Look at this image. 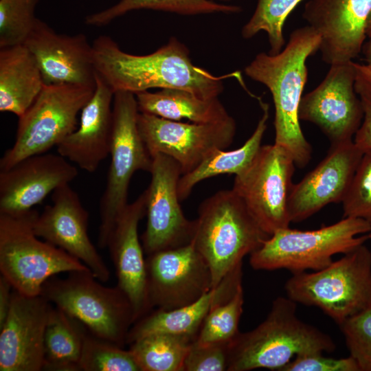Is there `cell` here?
I'll return each instance as SVG.
<instances>
[{
    "label": "cell",
    "instance_id": "obj_1",
    "mask_svg": "<svg viewBox=\"0 0 371 371\" xmlns=\"http://www.w3.org/2000/svg\"><path fill=\"white\" fill-rule=\"evenodd\" d=\"M92 45L95 71L114 93L178 89L210 99L223 91L224 79L240 77L239 72L214 76L195 65L187 47L175 37L146 55L127 53L108 36H99Z\"/></svg>",
    "mask_w": 371,
    "mask_h": 371
},
{
    "label": "cell",
    "instance_id": "obj_2",
    "mask_svg": "<svg viewBox=\"0 0 371 371\" xmlns=\"http://www.w3.org/2000/svg\"><path fill=\"white\" fill-rule=\"evenodd\" d=\"M320 41L318 33L309 25L297 28L280 52H260L245 68L249 78L270 91L275 107L274 144L286 150L300 168L308 164L312 153L298 116L308 79L306 62L319 50Z\"/></svg>",
    "mask_w": 371,
    "mask_h": 371
},
{
    "label": "cell",
    "instance_id": "obj_3",
    "mask_svg": "<svg viewBox=\"0 0 371 371\" xmlns=\"http://www.w3.org/2000/svg\"><path fill=\"white\" fill-rule=\"evenodd\" d=\"M296 310L287 296L276 297L262 323L229 343L227 371H280L297 355L334 351L330 336L302 321Z\"/></svg>",
    "mask_w": 371,
    "mask_h": 371
},
{
    "label": "cell",
    "instance_id": "obj_4",
    "mask_svg": "<svg viewBox=\"0 0 371 371\" xmlns=\"http://www.w3.org/2000/svg\"><path fill=\"white\" fill-rule=\"evenodd\" d=\"M195 221L194 246L207 263L212 288L243 267V260L270 236L231 190H220L203 201Z\"/></svg>",
    "mask_w": 371,
    "mask_h": 371
},
{
    "label": "cell",
    "instance_id": "obj_5",
    "mask_svg": "<svg viewBox=\"0 0 371 371\" xmlns=\"http://www.w3.org/2000/svg\"><path fill=\"white\" fill-rule=\"evenodd\" d=\"M284 289L297 304L316 306L340 325L371 307V251L362 244L322 269L292 273Z\"/></svg>",
    "mask_w": 371,
    "mask_h": 371
},
{
    "label": "cell",
    "instance_id": "obj_6",
    "mask_svg": "<svg viewBox=\"0 0 371 371\" xmlns=\"http://www.w3.org/2000/svg\"><path fill=\"white\" fill-rule=\"evenodd\" d=\"M370 232L369 221L354 217L313 230L282 229L249 255V264L256 270L318 271L328 266L333 256L364 244Z\"/></svg>",
    "mask_w": 371,
    "mask_h": 371
},
{
    "label": "cell",
    "instance_id": "obj_7",
    "mask_svg": "<svg viewBox=\"0 0 371 371\" xmlns=\"http://www.w3.org/2000/svg\"><path fill=\"white\" fill-rule=\"evenodd\" d=\"M90 269L49 278L41 295L82 324L89 333L121 347L134 324L132 305L118 286L100 284Z\"/></svg>",
    "mask_w": 371,
    "mask_h": 371
},
{
    "label": "cell",
    "instance_id": "obj_8",
    "mask_svg": "<svg viewBox=\"0 0 371 371\" xmlns=\"http://www.w3.org/2000/svg\"><path fill=\"white\" fill-rule=\"evenodd\" d=\"M38 213H0V271L13 289L39 295L43 284L60 273L89 269L63 249L38 239L33 229Z\"/></svg>",
    "mask_w": 371,
    "mask_h": 371
},
{
    "label": "cell",
    "instance_id": "obj_9",
    "mask_svg": "<svg viewBox=\"0 0 371 371\" xmlns=\"http://www.w3.org/2000/svg\"><path fill=\"white\" fill-rule=\"evenodd\" d=\"M139 110L135 95L114 93L111 162L100 205L98 246L107 247L116 223L127 205L131 178L138 170L150 172L153 157L147 150L137 126Z\"/></svg>",
    "mask_w": 371,
    "mask_h": 371
},
{
    "label": "cell",
    "instance_id": "obj_10",
    "mask_svg": "<svg viewBox=\"0 0 371 371\" xmlns=\"http://www.w3.org/2000/svg\"><path fill=\"white\" fill-rule=\"evenodd\" d=\"M95 86L45 85L19 118L16 139L0 159V170L22 159L57 146L78 127L77 117L91 98Z\"/></svg>",
    "mask_w": 371,
    "mask_h": 371
},
{
    "label": "cell",
    "instance_id": "obj_11",
    "mask_svg": "<svg viewBox=\"0 0 371 371\" xmlns=\"http://www.w3.org/2000/svg\"><path fill=\"white\" fill-rule=\"evenodd\" d=\"M295 166L284 148L264 145L247 168L235 176L232 189L269 236L291 223L288 202Z\"/></svg>",
    "mask_w": 371,
    "mask_h": 371
},
{
    "label": "cell",
    "instance_id": "obj_12",
    "mask_svg": "<svg viewBox=\"0 0 371 371\" xmlns=\"http://www.w3.org/2000/svg\"><path fill=\"white\" fill-rule=\"evenodd\" d=\"M140 136L151 157L166 155L175 160L182 175L194 170L217 149L226 150L236 133L235 120L212 123L182 122L139 112Z\"/></svg>",
    "mask_w": 371,
    "mask_h": 371
},
{
    "label": "cell",
    "instance_id": "obj_13",
    "mask_svg": "<svg viewBox=\"0 0 371 371\" xmlns=\"http://www.w3.org/2000/svg\"><path fill=\"white\" fill-rule=\"evenodd\" d=\"M152 157L150 182L145 190L147 223L142 236L146 256L190 243L195 228V221L188 219L180 205L179 165L166 155Z\"/></svg>",
    "mask_w": 371,
    "mask_h": 371
},
{
    "label": "cell",
    "instance_id": "obj_14",
    "mask_svg": "<svg viewBox=\"0 0 371 371\" xmlns=\"http://www.w3.org/2000/svg\"><path fill=\"white\" fill-rule=\"evenodd\" d=\"M355 80L353 61L332 65L321 83L301 99L300 120L318 126L330 146L352 141L362 123L363 109Z\"/></svg>",
    "mask_w": 371,
    "mask_h": 371
},
{
    "label": "cell",
    "instance_id": "obj_15",
    "mask_svg": "<svg viewBox=\"0 0 371 371\" xmlns=\"http://www.w3.org/2000/svg\"><path fill=\"white\" fill-rule=\"evenodd\" d=\"M146 267L152 309L184 306L212 289L210 267L192 242L146 256Z\"/></svg>",
    "mask_w": 371,
    "mask_h": 371
},
{
    "label": "cell",
    "instance_id": "obj_16",
    "mask_svg": "<svg viewBox=\"0 0 371 371\" xmlns=\"http://www.w3.org/2000/svg\"><path fill=\"white\" fill-rule=\"evenodd\" d=\"M52 203L36 217L34 234L63 249L85 264L102 282L110 278V271L88 234V212L69 184L56 188Z\"/></svg>",
    "mask_w": 371,
    "mask_h": 371
},
{
    "label": "cell",
    "instance_id": "obj_17",
    "mask_svg": "<svg viewBox=\"0 0 371 371\" xmlns=\"http://www.w3.org/2000/svg\"><path fill=\"white\" fill-rule=\"evenodd\" d=\"M52 303L42 295L13 289L10 310L0 327V370L41 371Z\"/></svg>",
    "mask_w": 371,
    "mask_h": 371
},
{
    "label": "cell",
    "instance_id": "obj_18",
    "mask_svg": "<svg viewBox=\"0 0 371 371\" xmlns=\"http://www.w3.org/2000/svg\"><path fill=\"white\" fill-rule=\"evenodd\" d=\"M371 13V0H308L303 18L320 36L327 64L352 61L362 51Z\"/></svg>",
    "mask_w": 371,
    "mask_h": 371
},
{
    "label": "cell",
    "instance_id": "obj_19",
    "mask_svg": "<svg viewBox=\"0 0 371 371\" xmlns=\"http://www.w3.org/2000/svg\"><path fill=\"white\" fill-rule=\"evenodd\" d=\"M363 153L353 140L330 146L319 164L293 184L288 202L291 222L303 221L330 203H341Z\"/></svg>",
    "mask_w": 371,
    "mask_h": 371
},
{
    "label": "cell",
    "instance_id": "obj_20",
    "mask_svg": "<svg viewBox=\"0 0 371 371\" xmlns=\"http://www.w3.org/2000/svg\"><path fill=\"white\" fill-rule=\"evenodd\" d=\"M23 45L36 59L45 85L95 86L93 45L86 35L56 33L38 19Z\"/></svg>",
    "mask_w": 371,
    "mask_h": 371
},
{
    "label": "cell",
    "instance_id": "obj_21",
    "mask_svg": "<svg viewBox=\"0 0 371 371\" xmlns=\"http://www.w3.org/2000/svg\"><path fill=\"white\" fill-rule=\"evenodd\" d=\"M78 170L60 155L26 157L0 170V213L18 214L33 209L56 188L69 184Z\"/></svg>",
    "mask_w": 371,
    "mask_h": 371
},
{
    "label": "cell",
    "instance_id": "obj_22",
    "mask_svg": "<svg viewBox=\"0 0 371 371\" xmlns=\"http://www.w3.org/2000/svg\"><path fill=\"white\" fill-rule=\"evenodd\" d=\"M145 190L128 203L119 217L108 246L120 289L129 300L134 323L152 311L148 296L146 258L138 225L146 215Z\"/></svg>",
    "mask_w": 371,
    "mask_h": 371
},
{
    "label": "cell",
    "instance_id": "obj_23",
    "mask_svg": "<svg viewBox=\"0 0 371 371\" xmlns=\"http://www.w3.org/2000/svg\"><path fill=\"white\" fill-rule=\"evenodd\" d=\"M114 92L96 73L94 92L80 112V124L56 147L59 155L88 172L110 154Z\"/></svg>",
    "mask_w": 371,
    "mask_h": 371
},
{
    "label": "cell",
    "instance_id": "obj_24",
    "mask_svg": "<svg viewBox=\"0 0 371 371\" xmlns=\"http://www.w3.org/2000/svg\"><path fill=\"white\" fill-rule=\"evenodd\" d=\"M243 267L227 275L215 287L188 305L171 310L155 309L131 327L126 344L148 335L166 333L196 339L201 324L216 305L228 301L242 286Z\"/></svg>",
    "mask_w": 371,
    "mask_h": 371
},
{
    "label": "cell",
    "instance_id": "obj_25",
    "mask_svg": "<svg viewBox=\"0 0 371 371\" xmlns=\"http://www.w3.org/2000/svg\"><path fill=\"white\" fill-rule=\"evenodd\" d=\"M45 85L32 54L24 45L0 48V111L21 117Z\"/></svg>",
    "mask_w": 371,
    "mask_h": 371
},
{
    "label": "cell",
    "instance_id": "obj_26",
    "mask_svg": "<svg viewBox=\"0 0 371 371\" xmlns=\"http://www.w3.org/2000/svg\"><path fill=\"white\" fill-rule=\"evenodd\" d=\"M135 95L139 112L170 120L212 123L231 116L218 98L204 99L183 89H162Z\"/></svg>",
    "mask_w": 371,
    "mask_h": 371
},
{
    "label": "cell",
    "instance_id": "obj_27",
    "mask_svg": "<svg viewBox=\"0 0 371 371\" xmlns=\"http://www.w3.org/2000/svg\"><path fill=\"white\" fill-rule=\"evenodd\" d=\"M262 115L249 138L240 148L225 150L217 149L208 155L194 170L182 175L178 184L180 201L188 197L199 182L215 176L230 174L238 175L251 164L261 147L269 117V106L259 100Z\"/></svg>",
    "mask_w": 371,
    "mask_h": 371
},
{
    "label": "cell",
    "instance_id": "obj_28",
    "mask_svg": "<svg viewBox=\"0 0 371 371\" xmlns=\"http://www.w3.org/2000/svg\"><path fill=\"white\" fill-rule=\"evenodd\" d=\"M87 331L82 324L54 306L45 333L43 370L80 371V360Z\"/></svg>",
    "mask_w": 371,
    "mask_h": 371
},
{
    "label": "cell",
    "instance_id": "obj_29",
    "mask_svg": "<svg viewBox=\"0 0 371 371\" xmlns=\"http://www.w3.org/2000/svg\"><path fill=\"white\" fill-rule=\"evenodd\" d=\"M144 9L182 15L234 14L242 10L238 5L216 3L213 0H120L111 7L89 14L85 22L89 25L102 27L129 12Z\"/></svg>",
    "mask_w": 371,
    "mask_h": 371
},
{
    "label": "cell",
    "instance_id": "obj_30",
    "mask_svg": "<svg viewBox=\"0 0 371 371\" xmlns=\"http://www.w3.org/2000/svg\"><path fill=\"white\" fill-rule=\"evenodd\" d=\"M194 341L186 336L155 333L131 344L142 371H183L188 350Z\"/></svg>",
    "mask_w": 371,
    "mask_h": 371
},
{
    "label": "cell",
    "instance_id": "obj_31",
    "mask_svg": "<svg viewBox=\"0 0 371 371\" xmlns=\"http://www.w3.org/2000/svg\"><path fill=\"white\" fill-rule=\"evenodd\" d=\"M303 0H258L255 11L243 26L241 35L248 39L260 31L267 33L270 54L280 52L285 44L283 36L284 22L297 5Z\"/></svg>",
    "mask_w": 371,
    "mask_h": 371
},
{
    "label": "cell",
    "instance_id": "obj_32",
    "mask_svg": "<svg viewBox=\"0 0 371 371\" xmlns=\"http://www.w3.org/2000/svg\"><path fill=\"white\" fill-rule=\"evenodd\" d=\"M80 371H142L133 354L115 344L86 332Z\"/></svg>",
    "mask_w": 371,
    "mask_h": 371
},
{
    "label": "cell",
    "instance_id": "obj_33",
    "mask_svg": "<svg viewBox=\"0 0 371 371\" xmlns=\"http://www.w3.org/2000/svg\"><path fill=\"white\" fill-rule=\"evenodd\" d=\"M243 286L228 301L214 306L203 322L194 341L200 344L230 343L240 333L243 313Z\"/></svg>",
    "mask_w": 371,
    "mask_h": 371
},
{
    "label": "cell",
    "instance_id": "obj_34",
    "mask_svg": "<svg viewBox=\"0 0 371 371\" xmlns=\"http://www.w3.org/2000/svg\"><path fill=\"white\" fill-rule=\"evenodd\" d=\"M40 0H0V48L23 45L38 20Z\"/></svg>",
    "mask_w": 371,
    "mask_h": 371
},
{
    "label": "cell",
    "instance_id": "obj_35",
    "mask_svg": "<svg viewBox=\"0 0 371 371\" xmlns=\"http://www.w3.org/2000/svg\"><path fill=\"white\" fill-rule=\"evenodd\" d=\"M341 203L344 217L360 218L371 223V150L363 153Z\"/></svg>",
    "mask_w": 371,
    "mask_h": 371
},
{
    "label": "cell",
    "instance_id": "obj_36",
    "mask_svg": "<svg viewBox=\"0 0 371 371\" xmlns=\"http://www.w3.org/2000/svg\"><path fill=\"white\" fill-rule=\"evenodd\" d=\"M339 326L360 371H371V307Z\"/></svg>",
    "mask_w": 371,
    "mask_h": 371
},
{
    "label": "cell",
    "instance_id": "obj_37",
    "mask_svg": "<svg viewBox=\"0 0 371 371\" xmlns=\"http://www.w3.org/2000/svg\"><path fill=\"white\" fill-rule=\"evenodd\" d=\"M229 343H192L183 363V371H227Z\"/></svg>",
    "mask_w": 371,
    "mask_h": 371
},
{
    "label": "cell",
    "instance_id": "obj_38",
    "mask_svg": "<svg viewBox=\"0 0 371 371\" xmlns=\"http://www.w3.org/2000/svg\"><path fill=\"white\" fill-rule=\"evenodd\" d=\"M322 352L297 355L280 371H360L353 357L335 359Z\"/></svg>",
    "mask_w": 371,
    "mask_h": 371
},
{
    "label": "cell",
    "instance_id": "obj_39",
    "mask_svg": "<svg viewBox=\"0 0 371 371\" xmlns=\"http://www.w3.org/2000/svg\"><path fill=\"white\" fill-rule=\"evenodd\" d=\"M363 109L362 123L354 136V143L363 151L371 150V97L358 94Z\"/></svg>",
    "mask_w": 371,
    "mask_h": 371
},
{
    "label": "cell",
    "instance_id": "obj_40",
    "mask_svg": "<svg viewBox=\"0 0 371 371\" xmlns=\"http://www.w3.org/2000/svg\"><path fill=\"white\" fill-rule=\"evenodd\" d=\"M354 65L356 70V92L357 94H366L371 97V67L355 62Z\"/></svg>",
    "mask_w": 371,
    "mask_h": 371
},
{
    "label": "cell",
    "instance_id": "obj_41",
    "mask_svg": "<svg viewBox=\"0 0 371 371\" xmlns=\"http://www.w3.org/2000/svg\"><path fill=\"white\" fill-rule=\"evenodd\" d=\"M13 288L9 281L0 276V327L4 323L10 310Z\"/></svg>",
    "mask_w": 371,
    "mask_h": 371
},
{
    "label": "cell",
    "instance_id": "obj_42",
    "mask_svg": "<svg viewBox=\"0 0 371 371\" xmlns=\"http://www.w3.org/2000/svg\"><path fill=\"white\" fill-rule=\"evenodd\" d=\"M369 38V41L363 46L362 50L367 63L366 65L371 67V38Z\"/></svg>",
    "mask_w": 371,
    "mask_h": 371
},
{
    "label": "cell",
    "instance_id": "obj_43",
    "mask_svg": "<svg viewBox=\"0 0 371 371\" xmlns=\"http://www.w3.org/2000/svg\"><path fill=\"white\" fill-rule=\"evenodd\" d=\"M366 35L368 37L371 38V13L367 23Z\"/></svg>",
    "mask_w": 371,
    "mask_h": 371
},
{
    "label": "cell",
    "instance_id": "obj_44",
    "mask_svg": "<svg viewBox=\"0 0 371 371\" xmlns=\"http://www.w3.org/2000/svg\"><path fill=\"white\" fill-rule=\"evenodd\" d=\"M368 239L371 240V232L368 234Z\"/></svg>",
    "mask_w": 371,
    "mask_h": 371
},
{
    "label": "cell",
    "instance_id": "obj_45",
    "mask_svg": "<svg viewBox=\"0 0 371 371\" xmlns=\"http://www.w3.org/2000/svg\"><path fill=\"white\" fill-rule=\"evenodd\" d=\"M214 1V0H213ZM218 1H229V0H218Z\"/></svg>",
    "mask_w": 371,
    "mask_h": 371
}]
</instances>
